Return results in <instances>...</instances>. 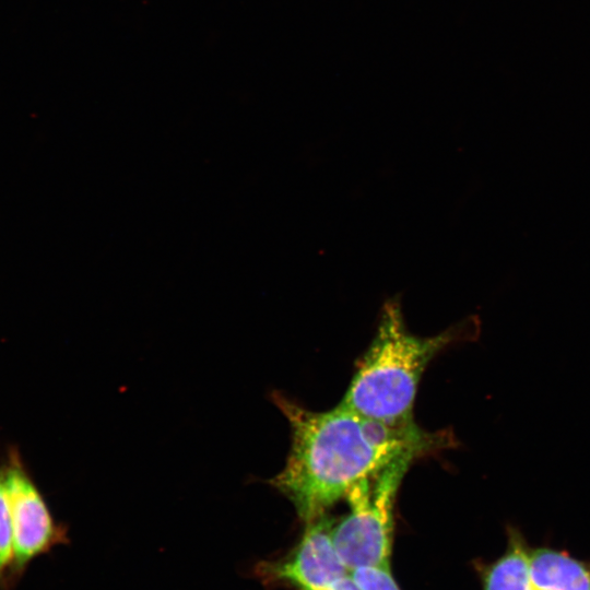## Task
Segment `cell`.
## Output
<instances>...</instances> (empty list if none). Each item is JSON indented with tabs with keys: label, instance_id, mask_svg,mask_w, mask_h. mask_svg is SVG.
Returning <instances> with one entry per match:
<instances>
[{
	"label": "cell",
	"instance_id": "6",
	"mask_svg": "<svg viewBox=\"0 0 590 590\" xmlns=\"http://www.w3.org/2000/svg\"><path fill=\"white\" fill-rule=\"evenodd\" d=\"M334 521L327 514L306 523L295 548L285 558L260 564L257 573L267 581L290 585L297 590H326L350 571L333 541Z\"/></svg>",
	"mask_w": 590,
	"mask_h": 590
},
{
	"label": "cell",
	"instance_id": "7",
	"mask_svg": "<svg viewBox=\"0 0 590 590\" xmlns=\"http://www.w3.org/2000/svg\"><path fill=\"white\" fill-rule=\"evenodd\" d=\"M16 586L11 509L0 467V590H13Z\"/></svg>",
	"mask_w": 590,
	"mask_h": 590
},
{
	"label": "cell",
	"instance_id": "4",
	"mask_svg": "<svg viewBox=\"0 0 590 590\" xmlns=\"http://www.w3.org/2000/svg\"><path fill=\"white\" fill-rule=\"evenodd\" d=\"M483 590H590V562L551 547H530L522 533L508 528L505 553L486 566Z\"/></svg>",
	"mask_w": 590,
	"mask_h": 590
},
{
	"label": "cell",
	"instance_id": "5",
	"mask_svg": "<svg viewBox=\"0 0 590 590\" xmlns=\"http://www.w3.org/2000/svg\"><path fill=\"white\" fill-rule=\"evenodd\" d=\"M2 469L13 527L14 578L19 583L32 562L67 543L68 533L54 519L19 451H9Z\"/></svg>",
	"mask_w": 590,
	"mask_h": 590
},
{
	"label": "cell",
	"instance_id": "2",
	"mask_svg": "<svg viewBox=\"0 0 590 590\" xmlns=\"http://www.w3.org/2000/svg\"><path fill=\"white\" fill-rule=\"evenodd\" d=\"M479 326L469 318L436 335L418 337L409 331L399 302L388 300L339 404L386 424H414V401L427 365L447 346L474 338Z\"/></svg>",
	"mask_w": 590,
	"mask_h": 590
},
{
	"label": "cell",
	"instance_id": "1",
	"mask_svg": "<svg viewBox=\"0 0 590 590\" xmlns=\"http://www.w3.org/2000/svg\"><path fill=\"white\" fill-rule=\"evenodd\" d=\"M272 401L291 427L286 463L269 483L305 522L327 514L358 482L402 458L417 460L448 447L453 437L416 423L390 425L340 404L317 412L274 392Z\"/></svg>",
	"mask_w": 590,
	"mask_h": 590
},
{
	"label": "cell",
	"instance_id": "8",
	"mask_svg": "<svg viewBox=\"0 0 590 590\" xmlns=\"http://www.w3.org/2000/svg\"><path fill=\"white\" fill-rule=\"evenodd\" d=\"M359 590H400L390 571V565L361 566L350 570Z\"/></svg>",
	"mask_w": 590,
	"mask_h": 590
},
{
	"label": "cell",
	"instance_id": "3",
	"mask_svg": "<svg viewBox=\"0 0 590 590\" xmlns=\"http://www.w3.org/2000/svg\"><path fill=\"white\" fill-rule=\"evenodd\" d=\"M415 460L402 458L346 494L349 514L332 529L334 547L349 571L389 565L393 536V508L400 484Z\"/></svg>",
	"mask_w": 590,
	"mask_h": 590
},
{
	"label": "cell",
	"instance_id": "9",
	"mask_svg": "<svg viewBox=\"0 0 590 590\" xmlns=\"http://www.w3.org/2000/svg\"><path fill=\"white\" fill-rule=\"evenodd\" d=\"M326 590H359L357 585L354 582V580L351 578L350 573L334 582L332 586H330Z\"/></svg>",
	"mask_w": 590,
	"mask_h": 590
}]
</instances>
